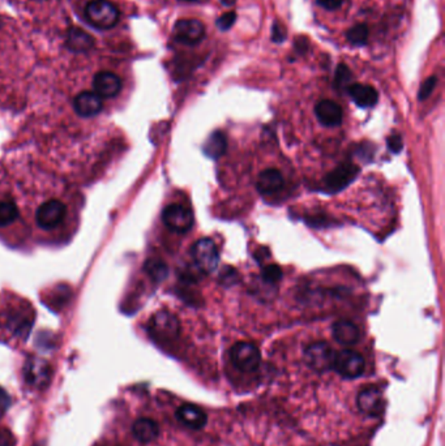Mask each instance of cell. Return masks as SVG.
Listing matches in <instances>:
<instances>
[{
  "label": "cell",
  "instance_id": "5",
  "mask_svg": "<svg viewBox=\"0 0 445 446\" xmlns=\"http://www.w3.org/2000/svg\"><path fill=\"white\" fill-rule=\"evenodd\" d=\"M192 257L196 265L199 269H202L204 273H213L219 263L216 244L208 238H203L193 244Z\"/></svg>",
  "mask_w": 445,
  "mask_h": 446
},
{
  "label": "cell",
  "instance_id": "3",
  "mask_svg": "<svg viewBox=\"0 0 445 446\" xmlns=\"http://www.w3.org/2000/svg\"><path fill=\"white\" fill-rule=\"evenodd\" d=\"M333 368L345 379H358L365 372V359L356 351L343 350L334 355Z\"/></svg>",
  "mask_w": 445,
  "mask_h": 446
},
{
  "label": "cell",
  "instance_id": "16",
  "mask_svg": "<svg viewBox=\"0 0 445 446\" xmlns=\"http://www.w3.org/2000/svg\"><path fill=\"white\" fill-rule=\"evenodd\" d=\"M283 187V177L279 170L276 168H268L264 170L259 178H257V183H256V188L257 191L260 192L264 196H269V194H274L277 192H280Z\"/></svg>",
  "mask_w": 445,
  "mask_h": 446
},
{
  "label": "cell",
  "instance_id": "28",
  "mask_svg": "<svg viewBox=\"0 0 445 446\" xmlns=\"http://www.w3.org/2000/svg\"><path fill=\"white\" fill-rule=\"evenodd\" d=\"M436 84H437V77L431 76L428 77V78H427V80L420 85V94H418L420 101L427 100V98L433 94V89L436 88Z\"/></svg>",
  "mask_w": 445,
  "mask_h": 446
},
{
  "label": "cell",
  "instance_id": "2",
  "mask_svg": "<svg viewBox=\"0 0 445 446\" xmlns=\"http://www.w3.org/2000/svg\"><path fill=\"white\" fill-rule=\"evenodd\" d=\"M65 213H67L65 205L61 200L51 199L39 205L34 216V221L39 229L43 231H51L63 222Z\"/></svg>",
  "mask_w": 445,
  "mask_h": 446
},
{
  "label": "cell",
  "instance_id": "35",
  "mask_svg": "<svg viewBox=\"0 0 445 446\" xmlns=\"http://www.w3.org/2000/svg\"><path fill=\"white\" fill-rule=\"evenodd\" d=\"M10 406H11V397L3 388H0V411L1 412L6 411L10 408Z\"/></svg>",
  "mask_w": 445,
  "mask_h": 446
},
{
  "label": "cell",
  "instance_id": "25",
  "mask_svg": "<svg viewBox=\"0 0 445 446\" xmlns=\"http://www.w3.org/2000/svg\"><path fill=\"white\" fill-rule=\"evenodd\" d=\"M346 37H347V41L354 46L366 45V42L369 39V27L365 24L354 25L347 30Z\"/></svg>",
  "mask_w": 445,
  "mask_h": 446
},
{
  "label": "cell",
  "instance_id": "14",
  "mask_svg": "<svg viewBox=\"0 0 445 446\" xmlns=\"http://www.w3.org/2000/svg\"><path fill=\"white\" fill-rule=\"evenodd\" d=\"M315 114L318 122L325 127H337L343 123L344 113L338 103L331 100H323L316 104Z\"/></svg>",
  "mask_w": 445,
  "mask_h": 446
},
{
  "label": "cell",
  "instance_id": "21",
  "mask_svg": "<svg viewBox=\"0 0 445 446\" xmlns=\"http://www.w3.org/2000/svg\"><path fill=\"white\" fill-rule=\"evenodd\" d=\"M133 436L141 443H151L160 434V427L155 421L146 418H141L133 424Z\"/></svg>",
  "mask_w": 445,
  "mask_h": 446
},
{
  "label": "cell",
  "instance_id": "13",
  "mask_svg": "<svg viewBox=\"0 0 445 446\" xmlns=\"http://www.w3.org/2000/svg\"><path fill=\"white\" fill-rule=\"evenodd\" d=\"M151 331L161 339H171L179 333V321L174 315L169 312H158L152 320Z\"/></svg>",
  "mask_w": 445,
  "mask_h": 446
},
{
  "label": "cell",
  "instance_id": "11",
  "mask_svg": "<svg viewBox=\"0 0 445 446\" xmlns=\"http://www.w3.org/2000/svg\"><path fill=\"white\" fill-rule=\"evenodd\" d=\"M25 380L34 388L43 389L51 380V368L49 363L39 357H32L26 361Z\"/></svg>",
  "mask_w": 445,
  "mask_h": 446
},
{
  "label": "cell",
  "instance_id": "26",
  "mask_svg": "<svg viewBox=\"0 0 445 446\" xmlns=\"http://www.w3.org/2000/svg\"><path fill=\"white\" fill-rule=\"evenodd\" d=\"M336 87L338 89H345L350 87V81H351V71L349 69V67L346 64H340L337 67L336 71Z\"/></svg>",
  "mask_w": 445,
  "mask_h": 446
},
{
  "label": "cell",
  "instance_id": "9",
  "mask_svg": "<svg viewBox=\"0 0 445 446\" xmlns=\"http://www.w3.org/2000/svg\"><path fill=\"white\" fill-rule=\"evenodd\" d=\"M358 175L359 167L354 164H344L327 175V178L324 179V188L329 193L343 191L356 180Z\"/></svg>",
  "mask_w": 445,
  "mask_h": 446
},
{
  "label": "cell",
  "instance_id": "23",
  "mask_svg": "<svg viewBox=\"0 0 445 446\" xmlns=\"http://www.w3.org/2000/svg\"><path fill=\"white\" fill-rule=\"evenodd\" d=\"M20 216L17 205L12 200L0 201V227H8L17 221Z\"/></svg>",
  "mask_w": 445,
  "mask_h": 446
},
{
  "label": "cell",
  "instance_id": "6",
  "mask_svg": "<svg viewBox=\"0 0 445 446\" xmlns=\"http://www.w3.org/2000/svg\"><path fill=\"white\" fill-rule=\"evenodd\" d=\"M162 221L167 229L184 234L193 226V214L188 208L183 205L171 204L166 206L162 213Z\"/></svg>",
  "mask_w": 445,
  "mask_h": 446
},
{
  "label": "cell",
  "instance_id": "22",
  "mask_svg": "<svg viewBox=\"0 0 445 446\" xmlns=\"http://www.w3.org/2000/svg\"><path fill=\"white\" fill-rule=\"evenodd\" d=\"M228 148L226 136L222 132H215L212 133L204 145V153L206 154L212 159H218L222 157Z\"/></svg>",
  "mask_w": 445,
  "mask_h": 446
},
{
  "label": "cell",
  "instance_id": "29",
  "mask_svg": "<svg viewBox=\"0 0 445 446\" xmlns=\"http://www.w3.org/2000/svg\"><path fill=\"white\" fill-rule=\"evenodd\" d=\"M235 20H237V13L232 12V11H231V12L224 13L222 16L218 17V20H217V26H218L222 32H226V30H229L231 26L234 25Z\"/></svg>",
  "mask_w": 445,
  "mask_h": 446
},
{
  "label": "cell",
  "instance_id": "18",
  "mask_svg": "<svg viewBox=\"0 0 445 446\" xmlns=\"http://www.w3.org/2000/svg\"><path fill=\"white\" fill-rule=\"evenodd\" d=\"M179 421L192 430H200L206 424V415L203 410L195 405H183L177 411Z\"/></svg>",
  "mask_w": 445,
  "mask_h": 446
},
{
  "label": "cell",
  "instance_id": "32",
  "mask_svg": "<svg viewBox=\"0 0 445 446\" xmlns=\"http://www.w3.org/2000/svg\"><path fill=\"white\" fill-rule=\"evenodd\" d=\"M14 445H16V440H14L13 434L6 428H0V446Z\"/></svg>",
  "mask_w": 445,
  "mask_h": 446
},
{
  "label": "cell",
  "instance_id": "12",
  "mask_svg": "<svg viewBox=\"0 0 445 446\" xmlns=\"http://www.w3.org/2000/svg\"><path fill=\"white\" fill-rule=\"evenodd\" d=\"M93 89L101 98H113L122 90V80L113 72L102 71L93 78Z\"/></svg>",
  "mask_w": 445,
  "mask_h": 446
},
{
  "label": "cell",
  "instance_id": "31",
  "mask_svg": "<svg viewBox=\"0 0 445 446\" xmlns=\"http://www.w3.org/2000/svg\"><path fill=\"white\" fill-rule=\"evenodd\" d=\"M402 137L400 135H392L388 137V148L392 153H400L402 149Z\"/></svg>",
  "mask_w": 445,
  "mask_h": 446
},
{
  "label": "cell",
  "instance_id": "10",
  "mask_svg": "<svg viewBox=\"0 0 445 446\" xmlns=\"http://www.w3.org/2000/svg\"><path fill=\"white\" fill-rule=\"evenodd\" d=\"M356 405L367 416H379L384 411V397L382 390L375 386H367L365 388L356 398Z\"/></svg>",
  "mask_w": 445,
  "mask_h": 446
},
{
  "label": "cell",
  "instance_id": "34",
  "mask_svg": "<svg viewBox=\"0 0 445 446\" xmlns=\"http://www.w3.org/2000/svg\"><path fill=\"white\" fill-rule=\"evenodd\" d=\"M344 0H318V4L328 11H336L343 5Z\"/></svg>",
  "mask_w": 445,
  "mask_h": 446
},
{
  "label": "cell",
  "instance_id": "24",
  "mask_svg": "<svg viewBox=\"0 0 445 446\" xmlns=\"http://www.w3.org/2000/svg\"><path fill=\"white\" fill-rule=\"evenodd\" d=\"M145 271L154 282H162L169 276V268L164 261L152 258L145 264Z\"/></svg>",
  "mask_w": 445,
  "mask_h": 446
},
{
  "label": "cell",
  "instance_id": "4",
  "mask_svg": "<svg viewBox=\"0 0 445 446\" xmlns=\"http://www.w3.org/2000/svg\"><path fill=\"white\" fill-rule=\"evenodd\" d=\"M230 357L232 364L242 372H254L257 370L261 360L259 348L254 344L247 342L234 344L230 351Z\"/></svg>",
  "mask_w": 445,
  "mask_h": 446
},
{
  "label": "cell",
  "instance_id": "36",
  "mask_svg": "<svg viewBox=\"0 0 445 446\" xmlns=\"http://www.w3.org/2000/svg\"><path fill=\"white\" fill-rule=\"evenodd\" d=\"M221 1H222L224 5H228V7H230V5H234L237 0H221Z\"/></svg>",
  "mask_w": 445,
  "mask_h": 446
},
{
  "label": "cell",
  "instance_id": "33",
  "mask_svg": "<svg viewBox=\"0 0 445 446\" xmlns=\"http://www.w3.org/2000/svg\"><path fill=\"white\" fill-rule=\"evenodd\" d=\"M285 38H286L285 29L282 27L280 23H274L273 32H272V39H273V42H282Z\"/></svg>",
  "mask_w": 445,
  "mask_h": 446
},
{
  "label": "cell",
  "instance_id": "37",
  "mask_svg": "<svg viewBox=\"0 0 445 446\" xmlns=\"http://www.w3.org/2000/svg\"><path fill=\"white\" fill-rule=\"evenodd\" d=\"M183 1H195V0H183Z\"/></svg>",
  "mask_w": 445,
  "mask_h": 446
},
{
  "label": "cell",
  "instance_id": "17",
  "mask_svg": "<svg viewBox=\"0 0 445 446\" xmlns=\"http://www.w3.org/2000/svg\"><path fill=\"white\" fill-rule=\"evenodd\" d=\"M349 96L354 101L356 106L362 109H369L373 107L378 101H379V94L378 90L373 87L369 85H363V84H353L347 88Z\"/></svg>",
  "mask_w": 445,
  "mask_h": 446
},
{
  "label": "cell",
  "instance_id": "27",
  "mask_svg": "<svg viewBox=\"0 0 445 446\" xmlns=\"http://www.w3.org/2000/svg\"><path fill=\"white\" fill-rule=\"evenodd\" d=\"M261 277L267 283H277L282 278V270L279 265L272 264V265H268L263 269Z\"/></svg>",
  "mask_w": 445,
  "mask_h": 446
},
{
  "label": "cell",
  "instance_id": "7",
  "mask_svg": "<svg viewBox=\"0 0 445 446\" xmlns=\"http://www.w3.org/2000/svg\"><path fill=\"white\" fill-rule=\"evenodd\" d=\"M305 360L311 370L327 372L333 368L334 353L329 344L325 342H315L305 348Z\"/></svg>",
  "mask_w": 445,
  "mask_h": 446
},
{
  "label": "cell",
  "instance_id": "15",
  "mask_svg": "<svg viewBox=\"0 0 445 446\" xmlns=\"http://www.w3.org/2000/svg\"><path fill=\"white\" fill-rule=\"evenodd\" d=\"M102 107V98L94 91H83L74 101V109L81 118H93L101 113Z\"/></svg>",
  "mask_w": 445,
  "mask_h": 446
},
{
  "label": "cell",
  "instance_id": "30",
  "mask_svg": "<svg viewBox=\"0 0 445 446\" xmlns=\"http://www.w3.org/2000/svg\"><path fill=\"white\" fill-rule=\"evenodd\" d=\"M238 280V273L232 268L224 269V271L221 273V282L229 287L230 285L235 283Z\"/></svg>",
  "mask_w": 445,
  "mask_h": 446
},
{
  "label": "cell",
  "instance_id": "20",
  "mask_svg": "<svg viewBox=\"0 0 445 446\" xmlns=\"http://www.w3.org/2000/svg\"><path fill=\"white\" fill-rule=\"evenodd\" d=\"M67 47L74 52H88L94 47V38L80 27H72L67 34Z\"/></svg>",
  "mask_w": 445,
  "mask_h": 446
},
{
  "label": "cell",
  "instance_id": "8",
  "mask_svg": "<svg viewBox=\"0 0 445 446\" xmlns=\"http://www.w3.org/2000/svg\"><path fill=\"white\" fill-rule=\"evenodd\" d=\"M174 38L183 45L195 46L205 37V26L195 19H182L175 23L173 30Z\"/></svg>",
  "mask_w": 445,
  "mask_h": 446
},
{
  "label": "cell",
  "instance_id": "1",
  "mask_svg": "<svg viewBox=\"0 0 445 446\" xmlns=\"http://www.w3.org/2000/svg\"><path fill=\"white\" fill-rule=\"evenodd\" d=\"M89 24L98 29H110L119 20V10L109 0H93L85 8Z\"/></svg>",
  "mask_w": 445,
  "mask_h": 446
},
{
  "label": "cell",
  "instance_id": "19",
  "mask_svg": "<svg viewBox=\"0 0 445 446\" xmlns=\"http://www.w3.org/2000/svg\"><path fill=\"white\" fill-rule=\"evenodd\" d=\"M332 333L334 339L344 346L356 344L360 337L359 329L350 321H337L332 328Z\"/></svg>",
  "mask_w": 445,
  "mask_h": 446
}]
</instances>
